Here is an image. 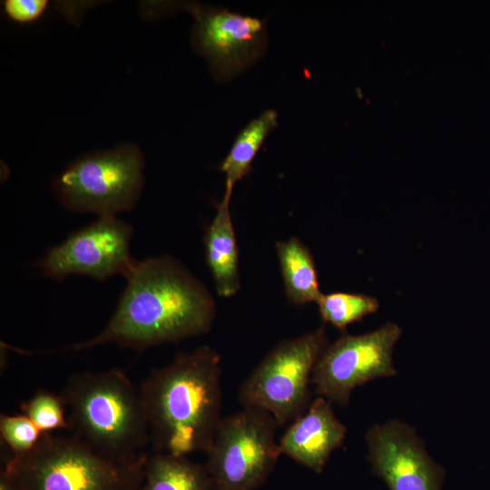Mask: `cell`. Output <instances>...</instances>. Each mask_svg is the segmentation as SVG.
I'll use <instances>...</instances> for the list:
<instances>
[{
	"label": "cell",
	"instance_id": "ba28073f",
	"mask_svg": "<svg viewBox=\"0 0 490 490\" xmlns=\"http://www.w3.org/2000/svg\"><path fill=\"white\" fill-rule=\"evenodd\" d=\"M400 335V327L391 322L363 335L342 332L314 367L311 384L315 392L331 404L346 407L357 387L395 376L392 353Z\"/></svg>",
	"mask_w": 490,
	"mask_h": 490
},
{
	"label": "cell",
	"instance_id": "7c38bea8",
	"mask_svg": "<svg viewBox=\"0 0 490 490\" xmlns=\"http://www.w3.org/2000/svg\"><path fill=\"white\" fill-rule=\"evenodd\" d=\"M331 405L322 397L312 400L308 409L290 423L280 437V454L320 473L347 435V427L337 418Z\"/></svg>",
	"mask_w": 490,
	"mask_h": 490
},
{
	"label": "cell",
	"instance_id": "ffe728a7",
	"mask_svg": "<svg viewBox=\"0 0 490 490\" xmlns=\"http://www.w3.org/2000/svg\"><path fill=\"white\" fill-rule=\"evenodd\" d=\"M48 5L46 0H5L4 10L11 20L27 24L38 20L47 9Z\"/></svg>",
	"mask_w": 490,
	"mask_h": 490
},
{
	"label": "cell",
	"instance_id": "6da1fadb",
	"mask_svg": "<svg viewBox=\"0 0 490 490\" xmlns=\"http://www.w3.org/2000/svg\"><path fill=\"white\" fill-rule=\"evenodd\" d=\"M126 286L106 327L85 341L59 351H80L115 343L137 350L207 333L216 316L204 286L170 256L134 260Z\"/></svg>",
	"mask_w": 490,
	"mask_h": 490
},
{
	"label": "cell",
	"instance_id": "44dd1931",
	"mask_svg": "<svg viewBox=\"0 0 490 490\" xmlns=\"http://www.w3.org/2000/svg\"><path fill=\"white\" fill-rule=\"evenodd\" d=\"M0 490H18L15 482L3 470L0 473Z\"/></svg>",
	"mask_w": 490,
	"mask_h": 490
},
{
	"label": "cell",
	"instance_id": "9a60e30c",
	"mask_svg": "<svg viewBox=\"0 0 490 490\" xmlns=\"http://www.w3.org/2000/svg\"><path fill=\"white\" fill-rule=\"evenodd\" d=\"M140 490H216L204 466L187 456L159 453L148 456Z\"/></svg>",
	"mask_w": 490,
	"mask_h": 490
},
{
	"label": "cell",
	"instance_id": "8fae6325",
	"mask_svg": "<svg viewBox=\"0 0 490 490\" xmlns=\"http://www.w3.org/2000/svg\"><path fill=\"white\" fill-rule=\"evenodd\" d=\"M366 442L374 472L390 490H441L444 470L412 426L398 420L375 425Z\"/></svg>",
	"mask_w": 490,
	"mask_h": 490
},
{
	"label": "cell",
	"instance_id": "8992f818",
	"mask_svg": "<svg viewBox=\"0 0 490 490\" xmlns=\"http://www.w3.org/2000/svg\"><path fill=\"white\" fill-rule=\"evenodd\" d=\"M274 417L243 407L221 417L205 454L216 490H257L272 473L280 450Z\"/></svg>",
	"mask_w": 490,
	"mask_h": 490
},
{
	"label": "cell",
	"instance_id": "5b68a950",
	"mask_svg": "<svg viewBox=\"0 0 490 490\" xmlns=\"http://www.w3.org/2000/svg\"><path fill=\"white\" fill-rule=\"evenodd\" d=\"M328 345L324 327L279 342L242 382L239 401L268 412L279 427L291 423L312 402L313 369Z\"/></svg>",
	"mask_w": 490,
	"mask_h": 490
},
{
	"label": "cell",
	"instance_id": "3957f363",
	"mask_svg": "<svg viewBox=\"0 0 490 490\" xmlns=\"http://www.w3.org/2000/svg\"><path fill=\"white\" fill-rule=\"evenodd\" d=\"M69 430L103 456L122 463L147 456V418L139 387L120 369L79 372L61 392Z\"/></svg>",
	"mask_w": 490,
	"mask_h": 490
},
{
	"label": "cell",
	"instance_id": "2e32d148",
	"mask_svg": "<svg viewBox=\"0 0 490 490\" xmlns=\"http://www.w3.org/2000/svg\"><path fill=\"white\" fill-rule=\"evenodd\" d=\"M277 125V112L268 109L240 130L220 166L226 176L225 187L233 189L237 181L250 173L258 152Z\"/></svg>",
	"mask_w": 490,
	"mask_h": 490
},
{
	"label": "cell",
	"instance_id": "9c48e42d",
	"mask_svg": "<svg viewBox=\"0 0 490 490\" xmlns=\"http://www.w3.org/2000/svg\"><path fill=\"white\" fill-rule=\"evenodd\" d=\"M132 227L115 215L100 216L46 251L37 267L54 279L71 275L98 280L124 277L134 259L130 253Z\"/></svg>",
	"mask_w": 490,
	"mask_h": 490
},
{
	"label": "cell",
	"instance_id": "52a82bcc",
	"mask_svg": "<svg viewBox=\"0 0 490 490\" xmlns=\"http://www.w3.org/2000/svg\"><path fill=\"white\" fill-rule=\"evenodd\" d=\"M143 166L141 151L124 144L79 158L55 179L54 190L70 211L115 215L132 209L139 199Z\"/></svg>",
	"mask_w": 490,
	"mask_h": 490
},
{
	"label": "cell",
	"instance_id": "5bb4252c",
	"mask_svg": "<svg viewBox=\"0 0 490 490\" xmlns=\"http://www.w3.org/2000/svg\"><path fill=\"white\" fill-rule=\"evenodd\" d=\"M276 251L288 300L294 305L317 303L323 293L310 250L298 238L292 237L278 241Z\"/></svg>",
	"mask_w": 490,
	"mask_h": 490
},
{
	"label": "cell",
	"instance_id": "7a4b0ae2",
	"mask_svg": "<svg viewBox=\"0 0 490 490\" xmlns=\"http://www.w3.org/2000/svg\"><path fill=\"white\" fill-rule=\"evenodd\" d=\"M220 357L202 345L152 369L139 389L155 452L207 450L221 419Z\"/></svg>",
	"mask_w": 490,
	"mask_h": 490
},
{
	"label": "cell",
	"instance_id": "277c9868",
	"mask_svg": "<svg viewBox=\"0 0 490 490\" xmlns=\"http://www.w3.org/2000/svg\"><path fill=\"white\" fill-rule=\"evenodd\" d=\"M147 457L122 463L73 435L44 433L30 452L11 456L2 470L18 490H140Z\"/></svg>",
	"mask_w": 490,
	"mask_h": 490
},
{
	"label": "cell",
	"instance_id": "e0dca14e",
	"mask_svg": "<svg viewBox=\"0 0 490 490\" xmlns=\"http://www.w3.org/2000/svg\"><path fill=\"white\" fill-rule=\"evenodd\" d=\"M323 321L345 332L353 322L378 309V301L370 296L347 292L322 294L317 302Z\"/></svg>",
	"mask_w": 490,
	"mask_h": 490
},
{
	"label": "cell",
	"instance_id": "d6986e66",
	"mask_svg": "<svg viewBox=\"0 0 490 490\" xmlns=\"http://www.w3.org/2000/svg\"><path fill=\"white\" fill-rule=\"evenodd\" d=\"M1 439L11 449L12 456L30 452L38 443L43 433L24 414L0 416Z\"/></svg>",
	"mask_w": 490,
	"mask_h": 490
},
{
	"label": "cell",
	"instance_id": "4fadbf2b",
	"mask_svg": "<svg viewBox=\"0 0 490 490\" xmlns=\"http://www.w3.org/2000/svg\"><path fill=\"white\" fill-rule=\"evenodd\" d=\"M232 191L225 187L223 198L204 236L206 262L217 294L222 298L232 297L240 288L239 248L230 210Z\"/></svg>",
	"mask_w": 490,
	"mask_h": 490
},
{
	"label": "cell",
	"instance_id": "30bf717a",
	"mask_svg": "<svg viewBox=\"0 0 490 490\" xmlns=\"http://www.w3.org/2000/svg\"><path fill=\"white\" fill-rule=\"evenodd\" d=\"M194 17L192 44L204 56L213 77L224 82L251 66L266 51L263 19L222 7L184 4Z\"/></svg>",
	"mask_w": 490,
	"mask_h": 490
},
{
	"label": "cell",
	"instance_id": "ac0fdd59",
	"mask_svg": "<svg viewBox=\"0 0 490 490\" xmlns=\"http://www.w3.org/2000/svg\"><path fill=\"white\" fill-rule=\"evenodd\" d=\"M20 407L22 414L25 415L43 434L69 428L67 408L61 394L41 389L23 402Z\"/></svg>",
	"mask_w": 490,
	"mask_h": 490
}]
</instances>
